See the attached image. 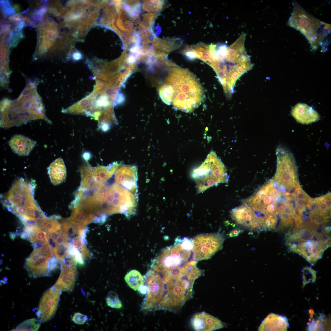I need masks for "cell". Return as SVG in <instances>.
I'll return each mask as SVG.
<instances>
[{
  "label": "cell",
  "mask_w": 331,
  "mask_h": 331,
  "mask_svg": "<svg viewBox=\"0 0 331 331\" xmlns=\"http://www.w3.org/2000/svg\"><path fill=\"white\" fill-rule=\"evenodd\" d=\"M84 203L88 211L97 216L121 213L129 218L135 214V193L124 183L116 180L106 181L89 190Z\"/></svg>",
  "instance_id": "obj_1"
},
{
  "label": "cell",
  "mask_w": 331,
  "mask_h": 331,
  "mask_svg": "<svg viewBox=\"0 0 331 331\" xmlns=\"http://www.w3.org/2000/svg\"><path fill=\"white\" fill-rule=\"evenodd\" d=\"M36 87L34 82H29L16 100L12 101L6 99L2 101L1 127L7 128L19 126L36 119L44 120L50 123Z\"/></svg>",
  "instance_id": "obj_2"
},
{
  "label": "cell",
  "mask_w": 331,
  "mask_h": 331,
  "mask_svg": "<svg viewBox=\"0 0 331 331\" xmlns=\"http://www.w3.org/2000/svg\"><path fill=\"white\" fill-rule=\"evenodd\" d=\"M169 75V80L173 93L171 101L175 108L190 112L203 102L204 89L188 69L176 67L170 69Z\"/></svg>",
  "instance_id": "obj_3"
},
{
  "label": "cell",
  "mask_w": 331,
  "mask_h": 331,
  "mask_svg": "<svg viewBox=\"0 0 331 331\" xmlns=\"http://www.w3.org/2000/svg\"><path fill=\"white\" fill-rule=\"evenodd\" d=\"M34 184L22 178L16 180L2 201L3 205L20 219L34 223L45 215L34 199Z\"/></svg>",
  "instance_id": "obj_4"
},
{
  "label": "cell",
  "mask_w": 331,
  "mask_h": 331,
  "mask_svg": "<svg viewBox=\"0 0 331 331\" xmlns=\"http://www.w3.org/2000/svg\"><path fill=\"white\" fill-rule=\"evenodd\" d=\"M293 9L288 21L291 27L299 31L305 36L313 50L322 46L330 34L331 25L321 21L309 14L296 1L292 2Z\"/></svg>",
  "instance_id": "obj_5"
},
{
  "label": "cell",
  "mask_w": 331,
  "mask_h": 331,
  "mask_svg": "<svg viewBox=\"0 0 331 331\" xmlns=\"http://www.w3.org/2000/svg\"><path fill=\"white\" fill-rule=\"evenodd\" d=\"M191 177L196 184L197 194L226 182L228 177L225 165L213 151L208 154L200 166L193 170Z\"/></svg>",
  "instance_id": "obj_6"
},
{
  "label": "cell",
  "mask_w": 331,
  "mask_h": 331,
  "mask_svg": "<svg viewBox=\"0 0 331 331\" xmlns=\"http://www.w3.org/2000/svg\"><path fill=\"white\" fill-rule=\"evenodd\" d=\"M277 167L273 180L288 190H290L299 185L298 178L297 168L292 153L281 147L276 150Z\"/></svg>",
  "instance_id": "obj_7"
},
{
  "label": "cell",
  "mask_w": 331,
  "mask_h": 331,
  "mask_svg": "<svg viewBox=\"0 0 331 331\" xmlns=\"http://www.w3.org/2000/svg\"><path fill=\"white\" fill-rule=\"evenodd\" d=\"M224 240L223 234L219 232L196 235L193 239V259L198 261L211 258L223 248Z\"/></svg>",
  "instance_id": "obj_8"
},
{
  "label": "cell",
  "mask_w": 331,
  "mask_h": 331,
  "mask_svg": "<svg viewBox=\"0 0 331 331\" xmlns=\"http://www.w3.org/2000/svg\"><path fill=\"white\" fill-rule=\"evenodd\" d=\"M54 257L49 243L34 248L26 259L24 264L29 276L34 278L50 276L51 274L49 269V263Z\"/></svg>",
  "instance_id": "obj_9"
},
{
  "label": "cell",
  "mask_w": 331,
  "mask_h": 331,
  "mask_svg": "<svg viewBox=\"0 0 331 331\" xmlns=\"http://www.w3.org/2000/svg\"><path fill=\"white\" fill-rule=\"evenodd\" d=\"M291 251L302 256L311 265L321 258L324 251L331 245V241L311 240L298 243L290 244Z\"/></svg>",
  "instance_id": "obj_10"
},
{
  "label": "cell",
  "mask_w": 331,
  "mask_h": 331,
  "mask_svg": "<svg viewBox=\"0 0 331 331\" xmlns=\"http://www.w3.org/2000/svg\"><path fill=\"white\" fill-rule=\"evenodd\" d=\"M62 291L54 285L43 293L36 313L41 323L48 321L54 315Z\"/></svg>",
  "instance_id": "obj_11"
},
{
  "label": "cell",
  "mask_w": 331,
  "mask_h": 331,
  "mask_svg": "<svg viewBox=\"0 0 331 331\" xmlns=\"http://www.w3.org/2000/svg\"><path fill=\"white\" fill-rule=\"evenodd\" d=\"M232 220L239 226L252 231H262L260 223L251 209L245 204H241L231 210Z\"/></svg>",
  "instance_id": "obj_12"
},
{
  "label": "cell",
  "mask_w": 331,
  "mask_h": 331,
  "mask_svg": "<svg viewBox=\"0 0 331 331\" xmlns=\"http://www.w3.org/2000/svg\"><path fill=\"white\" fill-rule=\"evenodd\" d=\"M61 271L55 285L62 291H71L77 276V262L71 257L68 256L61 261Z\"/></svg>",
  "instance_id": "obj_13"
},
{
  "label": "cell",
  "mask_w": 331,
  "mask_h": 331,
  "mask_svg": "<svg viewBox=\"0 0 331 331\" xmlns=\"http://www.w3.org/2000/svg\"><path fill=\"white\" fill-rule=\"evenodd\" d=\"M192 327L195 331H211L222 328L221 320L204 312L195 314L191 319Z\"/></svg>",
  "instance_id": "obj_14"
},
{
  "label": "cell",
  "mask_w": 331,
  "mask_h": 331,
  "mask_svg": "<svg viewBox=\"0 0 331 331\" xmlns=\"http://www.w3.org/2000/svg\"><path fill=\"white\" fill-rule=\"evenodd\" d=\"M291 114L299 123L308 124L316 122L320 119L318 113L307 104L299 103L291 111Z\"/></svg>",
  "instance_id": "obj_15"
},
{
  "label": "cell",
  "mask_w": 331,
  "mask_h": 331,
  "mask_svg": "<svg viewBox=\"0 0 331 331\" xmlns=\"http://www.w3.org/2000/svg\"><path fill=\"white\" fill-rule=\"evenodd\" d=\"M36 144V141L21 135H14L9 141L13 151L19 156L28 155Z\"/></svg>",
  "instance_id": "obj_16"
},
{
  "label": "cell",
  "mask_w": 331,
  "mask_h": 331,
  "mask_svg": "<svg viewBox=\"0 0 331 331\" xmlns=\"http://www.w3.org/2000/svg\"><path fill=\"white\" fill-rule=\"evenodd\" d=\"M289 325L285 316L271 313L263 321L258 331H287Z\"/></svg>",
  "instance_id": "obj_17"
},
{
  "label": "cell",
  "mask_w": 331,
  "mask_h": 331,
  "mask_svg": "<svg viewBox=\"0 0 331 331\" xmlns=\"http://www.w3.org/2000/svg\"><path fill=\"white\" fill-rule=\"evenodd\" d=\"M96 98V96L91 93L87 97L63 110L62 112L71 114H84L91 117Z\"/></svg>",
  "instance_id": "obj_18"
},
{
  "label": "cell",
  "mask_w": 331,
  "mask_h": 331,
  "mask_svg": "<svg viewBox=\"0 0 331 331\" xmlns=\"http://www.w3.org/2000/svg\"><path fill=\"white\" fill-rule=\"evenodd\" d=\"M48 173L51 182L54 185L60 184L65 180L66 169L61 158L56 159L50 164L48 168Z\"/></svg>",
  "instance_id": "obj_19"
},
{
  "label": "cell",
  "mask_w": 331,
  "mask_h": 331,
  "mask_svg": "<svg viewBox=\"0 0 331 331\" xmlns=\"http://www.w3.org/2000/svg\"><path fill=\"white\" fill-rule=\"evenodd\" d=\"M183 40L179 38L166 39L155 38L153 42L154 50L161 53H169L179 48L182 44Z\"/></svg>",
  "instance_id": "obj_20"
},
{
  "label": "cell",
  "mask_w": 331,
  "mask_h": 331,
  "mask_svg": "<svg viewBox=\"0 0 331 331\" xmlns=\"http://www.w3.org/2000/svg\"><path fill=\"white\" fill-rule=\"evenodd\" d=\"M70 208L72 210V214L67 220L72 224L86 225L93 222L96 216L93 214H88L81 207L78 206Z\"/></svg>",
  "instance_id": "obj_21"
},
{
  "label": "cell",
  "mask_w": 331,
  "mask_h": 331,
  "mask_svg": "<svg viewBox=\"0 0 331 331\" xmlns=\"http://www.w3.org/2000/svg\"><path fill=\"white\" fill-rule=\"evenodd\" d=\"M61 218L58 215H54L49 217L45 215L35 222V224L48 233H53L60 229L62 224L58 219Z\"/></svg>",
  "instance_id": "obj_22"
},
{
  "label": "cell",
  "mask_w": 331,
  "mask_h": 331,
  "mask_svg": "<svg viewBox=\"0 0 331 331\" xmlns=\"http://www.w3.org/2000/svg\"><path fill=\"white\" fill-rule=\"evenodd\" d=\"M124 279L128 286L134 291L138 290L140 286L144 284V277L139 271L135 269L128 272Z\"/></svg>",
  "instance_id": "obj_23"
},
{
  "label": "cell",
  "mask_w": 331,
  "mask_h": 331,
  "mask_svg": "<svg viewBox=\"0 0 331 331\" xmlns=\"http://www.w3.org/2000/svg\"><path fill=\"white\" fill-rule=\"evenodd\" d=\"M192 47L197 58L209 64L211 60L209 46L204 43H199L192 45Z\"/></svg>",
  "instance_id": "obj_24"
},
{
  "label": "cell",
  "mask_w": 331,
  "mask_h": 331,
  "mask_svg": "<svg viewBox=\"0 0 331 331\" xmlns=\"http://www.w3.org/2000/svg\"><path fill=\"white\" fill-rule=\"evenodd\" d=\"M40 323L38 319L32 318L27 319L21 323L11 331H37L40 327Z\"/></svg>",
  "instance_id": "obj_25"
},
{
  "label": "cell",
  "mask_w": 331,
  "mask_h": 331,
  "mask_svg": "<svg viewBox=\"0 0 331 331\" xmlns=\"http://www.w3.org/2000/svg\"><path fill=\"white\" fill-rule=\"evenodd\" d=\"M106 302L108 306L119 309L122 306V302L118 294L115 291H110L106 298Z\"/></svg>",
  "instance_id": "obj_26"
},
{
  "label": "cell",
  "mask_w": 331,
  "mask_h": 331,
  "mask_svg": "<svg viewBox=\"0 0 331 331\" xmlns=\"http://www.w3.org/2000/svg\"><path fill=\"white\" fill-rule=\"evenodd\" d=\"M165 4L164 1L158 0L156 3H153L150 0L144 1L143 7L145 11L156 12L161 11L164 8Z\"/></svg>",
  "instance_id": "obj_27"
},
{
  "label": "cell",
  "mask_w": 331,
  "mask_h": 331,
  "mask_svg": "<svg viewBox=\"0 0 331 331\" xmlns=\"http://www.w3.org/2000/svg\"><path fill=\"white\" fill-rule=\"evenodd\" d=\"M302 272L303 287L308 283L315 281L316 272L315 270L307 266L303 268Z\"/></svg>",
  "instance_id": "obj_28"
},
{
  "label": "cell",
  "mask_w": 331,
  "mask_h": 331,
  "mask_svg": "<svg viewBox=\"0 0 331 331\" xmlns=\"http://www.w3.org/2000/svg\"><path fill=\"white\" fill-rule=\"evenodd\" d=\"M320 315L318 317V319L316 320H313L309 323L307 327L308 331H322L324 329L322 325V322L325 317L323 313L320 314Z\"/></svg>",
  "instance_id": "obj_29"
},
{
  "label": "cell",
  "mask_w": 331,
  "mask_h": 331,
  "mask_svg": "<svg viewBox=\"0 0 331 331\" xmlns=\"http://www.w3.org/2000/svg\"><path fill=\"white\" fill-rule=\"evenodd\" d=\"M143 20L140 24L141 28H146L148 29L151 28L152 23L157 16L155 13H148L142 15Z\"/></svg>",
  "instance_id": "obj_30"
},
{
  "label": "cell",
  "mask_w": 331,
  "mask_h": 331,
  "mask_svg": "<svg viewBox=\"0 0 331 331\" xmlns=\"http://www.w3.org/2000/svg\"><path fill=\"white\" fill-rule=\"evenodd\" d=\"M316 206L318 211L322 213L330 215V209L327 207L324 196L317 198L315 200Z\"/></svg>",
  "instance_id": "obj_31"
},
{
  "label": "cell",
  "mask_w": 331,
  "mask_h": 331,
  "mask_svg": "<svg viewBox=\"0 0 331 331\" xmlns=\"http://www.w3.org/2000/svg\"><path fill=\"white\" fill-rule=\"evenodd\" d=\"M181 53L189 60H193L197 58L192 45H186L181 50Z\"/></svg>",
  "instance_id": "obj_32"
},
{
  "label": "cell",
  "mask_w": 331,
  "mask_h": 331,
  "mask_svg": "<svg viewBox=\"0 0 331 331\" xmlns=\"http://www.w3.org/2000/svg\"><path fill=\"white\" fill-rule=\"evenodd\" d=\"M141 12V5L139 3L132 6V8L127 13L130 17L135 19L139 17Z\"/></svg>",
  "instance_id": "obj_33"
},
{
  "label": "cell",
  "mask_w": 331,
  "mask_h": 331,
  "mask_svg": "<svg viewBox=\"0 0 331 331\" xmlns=\"http://www.w3.org/2000/svg\"><path fill=\"white\" fill-rule=\"evenodd\" d=\"M86 315L80 313H75L72 318V321L78 325L83 324L87 320Z\"/></svg>",
  "instance_id": "obj_34"
},
{
  "label": "cell",
  "mask_w": 331,
  "mask_h": 331,
  "mask_svg": "<svg viewBox=\"0 0 331 331\" xmlns=\"http://www.w3.org/2000/svg\"><path fill=\"white\" fill-rule=\"evenodd\" d=\"M117 32L120 34V37L125 43V48H127L128 44L131 42L132 36L127 32H122L119 31Z\"/></svg>",
  "instance_id": "obj_35"
},
{
  "label": "cell",
  "mask_w": 331,
  "mask_h": 331,
  "mask_svg": "<svg viewBox=\"0 0 331 331\" xmlns=\"http://www.w3.org/2000/svg\"><path fill=\"white\" fill-rule=\"evenodd\" d=\"M82 10L79 8H75L73 10L71 17L72 19H76L80 17L81 15Z\"/></svg>",
  "instance_id": "obj_36"
},
{
  "label": "cell",
  "mask_w": 331,
  "mask_h": 331,
  "mask_svg": "<svg viewBox=\"0 0 331 331\" xmlns=\"http://www.w3.org/2000/svg\"><path fill=\"white\" fill-rule=\"evenodd\" d=\"M243 232V230L240 228H236L232 230L229 233L230 237L238 236L240 234Z\"/></svg>",
  "instance_id": "obj_37"
},
{
  "label": "cell",
  "mask_w": 331,
  "mask_h": 331,
  "mask_svg": "<svg viewBox=\"0 0 331 331\" xmlns=\"http://www.w3.org/2000/svg\"><path fill=\"white\" fill-rule=\"evenodd\" d=\"M144 284L140 286L138 290L140 294L143 295L146 294L148 291L147 286Z\"/></svg>",
  "instance_id": "obj_38"
},
{
  "label": "cell",
  "mask_w": 331,
  "mask_h": 331,
  "mask_svg": "<svg viewBox=\"0 0 331 331\" xmlns=\"http://www.w3.org/2000/svg\"><path fill=\"white\" fill-rule=\"evenodd\" d=\"M123 97L122 94L119 93L117 96L116 100L114 104V105L116 106L122 103L123 101Z\"/></svg>",
  "instance_id": "obj_39"
},
{
  "label": "cell",
  "mask_w": 331,
  "mask_h": 331,
  "mask_svg": "<svg viewBox=\"0 0 331 331\" xmlns=\"http://www.w3.org/2000/svg\"><path fill=\"white\" fill-rule=\"evenodd\" d=\"M73 59L75 61L80 60L82 58V55L79 52H75L72 55Z\"/></svg>",
  "instance_id": "obj_40"
},
{
  "label": "cell",
  "mask_w": 331,
  "mask_h": 331,
  "mask_svg": "<svg viewBox=\"0 0 331 331\" xmlns=\"http://www.w3.org/2000/svg\"><path fill=\"white\" fill-rule=\"evenodd\" d=\"M48 36L50 39L51 40L54 39L56 38L57 34L55 31L51 30L49 32Z\"/></svg>",
  "instance_id": "obj_41"
},
{
  "label": "cell",
  "mask_w": 331,
  "mask_h": 331,
  "mask_svg": "<svg viewBox=\"0 0 331 331\" xmlns=\"http://www.w3.org/2000/svg\"><path fill=\"white\" fill-rule=\"evenodd\" d=\"M89 15L86 13H82L80 16V19L82 21H85L88 20Z\"/></svg>",
  "instance_id": "obj_42"
},
{
  "label": "cell",
  "mask_w": 331,
  "mask_h": 331,
  "mask_svg": "<svg viewBox=\"0 0 331 331\" xmlns=\"http://www.w3.org/2000/svg\"><path fill=\"white\" fill-rule=\"evenodd\" d=\"M83 157L86 161H87L91 157L90 154L89 152H85L83 154Z\"/></svg>",
  "instance_id": "obj_43"
},
{
  "label": "cell",
  "mask_w": 331,
  "mask_h": 331,
  "mask_svg": "<svg viewBox=\"0 0 331 331\" xmlns=\"http://www.w3.org/2000/svg\"><path fill=\"white\" fill-rule=\"evenodd\" d=\"M111 68L112 71H116L120 68L119 64L118 63H115L112 65Z\"/></svg>",
  "instance_id": "obj_44"
},
{
  "label": "cell",
  "mask_w": 331,
  "mask_h": 331,
  "mask_svg": "<svg viewBox=\"0 0 331 331\" xmlns=\"http://www.w3.org/2000/svg\"><path fill=\"white\" fill-rule=\"evenodd\" d=\"M136 61L135 57L132 55H130L128 58V61L130 63H134Z\"/></svg>",
  "instance_id": "obj_45"
},
{
  "label": "cell",
  "mask_w": 331,
  "mask_h": 331,
  "mask_svg": "<svg viewBox=\"0 0 331 331\" xmlns=\"http://www.w3.org/2000/svg\"><path fill=\"white\" fill-rule=\"evenodd\" d=\"M124 8L125 10L127 12L129 11L131 9L130 6L126 3H124Z\"/></svg>",
  "instance_id": "obj_46"
},
{
  "label": "cell",
  "mask_w": 331,
  "mask_h": 331,
  "mask_svg": "<svg viewBox=\"0 0 331 331\" xmlns=\"http://www.w3.org/2000/svg\"><path fill=\"white\" fill-rule=\"evenodd\" d=\"M105 93L108 96L110 95L112 93V90L110 88H108L106 89L105 92Z\"/></svg>",
  "instance_id": "obj_47"
},
{
  "label": "cell",
  "mask_w": 331,
  "mask_h": 331,
  "mask_svg": "<svg viewBox=\"0 0 331 331\" xmlns=\"http://www.w3.org/2000/svg\"><path fill=\"white\" fill-rule=\"evenodd\" d=\"M154 52L153 50H149L147 53V55L149 57H151L154 54Z\"/></svg>",
  "instance_id": "obj_48"
},
{
  "label": "cell",
  "mask_w": 331,
  "mask_h": 331,
  "mask_svg": "<svg viewBox=\"0 0 331 331\" xmlns=\"http://www.w3.org/2000/svg\"><path fill=\"white\" fill-rule=\"evenodd\" d=\"M147 50L146 48H143L141 50V53L143 56L146 55L147 53Z\"/></svg>",
  "instance_id": "obj_49"
},
{
  "label": "cell",
  "mask_w": 331,
  "mask_h": 331,
  "mask_svg": "<svg viewBox=\"0 0 331 331\" xmlns=\"http://www.w3.org/2000/svg\"><path fill=\"white\" fill-rule=\"evenodd\" d=\"M156 65L158 68H161L162 66V63L161 62H158L156 63Z\"/></svg>",
  "instance_id": "obj_50"
},
{
  "label": "cell",
  "mask_w": 331,
  "mask_h": 331,
  "mask_svg": "<svg viewBox=\"0 0 331 331\" xmlns=\"http://www.w3.org/2000/svg\"><path fill=\"white\" fill-rule=\"evenodd\" d=\"M44 42V38L43 37H41L40 38L39 40V43L40 44H42Z\"/></svg>",
  "instance_id": "obj_51"
},
{
  "label": "cell",
  "mask_w": 331,
  "mask_h": 331,
  "mask_svg": "<svg viewBox=\"0 0 331 331\" xmlns=\"http://www.w3.org/2000/svg\"><path fill=\"white\" fill-rule=\"evenodd\" d=\"M116 97V95L115 94H113L111 96V99L112 100L115 99Z\"/></svg>",
  "instance_id": "obj_52"
}]
</instances>
